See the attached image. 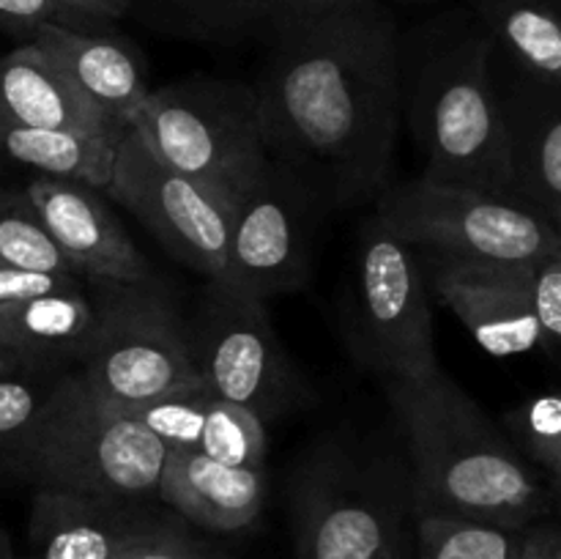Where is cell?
I'll use <instances>...</instances> for the list:
<instances>
[{
	"mask_svg": "<svg viewBox=\"0 0 561 559\" xmlns=\"http://www.w3.org/2000/svg\"><path fill=\"white\" fill-rule=\"evenodd\" d=\"M58 9V25L75 27V31H99V27H115V22L129 16L131 0H53Z\"/></svg>",
	"mask_w": 561,
	"mask_h": 559,
	"instance_id": "obj_33",
	"label": "cell"
},
{
	"mask_svg": "<svg viewBox=\"0 0 561 559\" xmlns=\"http://www.w3.org/2000/svg\"><path fill=\"white\" fill-rule=\"evenodd\" d=\"M121 137L16 124L0 118V157L49 179H71L104 190Z\"/></svg>",
	"mask_w": 561,
	"mask_h": 559,
	"instance_id": "obj_23",
	"label": "cell"
},
{
	"mask_svg": "<svg viewBox=\"0 0 561 559\" xmlns=\"http://www.w3.org/2000/svg\"><path fill=\"white\" fill-rule=\"evenodd\" d=\"M85 285L93 332L77 373L88 387L121 406H137L203 381L192 327L153 280Z\"/></svg>",
	"mask_w": 561,
	"mask_h": 559,
	"instance_id": "obj_7",
	"label": "cell"
},
{
	"mask_svg": "<svg viewBox=\"0 0 561 559\" xmlns=\"http://www.w3.org/2000/svg\"><path fill=\"white\" fill-rule=\"evenodd\" d=\"M376 214L425 255L496 263H542L557 255V223L510 192L414 179L387 186Z\"/></svg>",
	"mask_w": 561,
	"mask_h": 559,
	"instance_id": "obj_8",
	"label": "cell"
},
{
	"mask_svg": "<svg viewBox=\"0 0 561 559\" xmlns=\"http://www.w3.org/2000/svg\"><path fill=\"white\" fill-rule=\"evenodd\" d=\"M427 290L458 316L482 351L520 356L540 351L535 274L540 263L458 261L416 252Z\"/></svg>",
	"mask_w": 561,
	"mask_h": 559,
	"instance_id": "obj_13",
	"label": "cell"
},
{
	"mask_svg": "<svg viewBox=\"0 0 561 559\" xmlns=\"http://www.w3.org/2000/svg\"><path fill=\"white\" fill-rule=\"evenodd\" d=\"M316 201L272 157L233 195L228 285L257 301L299 290L310 277Z\"/></svg>",
	"mask_w": 561,
	"mask_h": 559,
	"instance_id": "obj_12",
	"label": "cell"
},
{
	"mask_svg": "<svg viewBox=\"0 0 561 559\" xmlns=\"http://www.w3.org/2000/svg\"><path fill=\"white\" fill-rule=\"evenodd\" d=\"M296 559H376L411 524L409 464L376 447L327 442L290 493Z\"/></svg>",
	"mask_w": 561,
	"mask_h": 559,
	"instance_id": "obj_5",
	"label": "cell"
},
{
	"mask_svg": "<svg viewBox=\"0 0 561 559\" xmlns=\"http://www.w3.org/2000/svg\"><path fill=\"white\" fill-rule=\"evenodd\" d=\"M159 502L208 532L247 529L266 502V469L219 464L197 449H170Z\"/></svg>",
	"mask_w": 561,
	"mask_h": 559,
	"instance_id": "obj_19",
	"label": "cell"
},
{
	"mask_svg": "<svg viewBox=\"0 0 561 559\" xmlns=\"http://www.w3.org/2000/svg\"><path fill=\"white\" fill-rule=\"evenodd\" d=\"M80 277L75 274H49V272H31V269L5 266L0 263V310L16 305V301L33 299V296L49 294L64 285L77 283Z\"/></svg>",
	"mask_w": 561,
	"mask_h": 559,
	"instance_id": "obj_32",
	"label": "cell"
},
{
	"mask_svg": "<svg viewBox=\"0 0 561 559\" xmlns=\"http://www.w3.org/2000/svg\"><path fill=\"white\" fill-rule=\"evenodd\" d=\"M197 453L241 469L266 466V422L244 406H236L214 395L208 406Z\"/></svg>",
	"mask_w": 561,
	"mask_h": 559,
	"instance_id": "obj_27",
	"label": "cell"
},
{
	"mask_svg": "<svg viewBox=\"0 0 561 559\" xmlns=\"http://www.w3.org/2000/svg\"><path fill=\"white\" fill-rule=\"evenodd\" d=\"M383 3H431V0H383Z\"/></svg>",
	"mask_w": 561,
	"mask_h": 559,
	"instance_id": "obj_40",
	"label": "cell"
},
{
	"mask_svg": "<svg viewBox=\"0 0 561 559\" xmlns=\"http://www.w3.org/2000/svg\"><path fill=\"white\" fill-rule=\"evenodd\" d=\"M55 378H5L0 381V471L14 466V455L22 438L31 431L44 398Z\"/></svg>",
	"mask_w": 561,
	"mask_h": 559,
	"instance_id": "obj_29",
	"label": "cell"
},
{
	"mask_svg": "<svg viewBox=\"0 0 561 559\" xmlns=\"http://www.w3.org/2000/svg\"><path fill=\"white\" fill-rule=\"evenodd\" d=\"M535 307L540 321V351L561 370V258L551 255L537 266Z\"/></svg>",
	"mask_w": 561,
	"mask_h": 559,
	"instance_id": "obj_30",
	"label": "cell"
},
{
	"mask_svg": "<svg viewBox=\"0 0 561 559\" xmlns=\"http://www.w3.org/2000/svg\"><path fill=\"white\" fill-rule=\"evenodd\" d=\"M474 16L513 80L561 91V0H474Z\"/></svg>",
	"mask_w": 561,
	"mask_h": 559,
	"instance_id": "obj_21",
	"label": "cell"
},
{
	"mask_svg": "<svg viewBox=\"0 0 561 559\" xmlns=\"http://www.w3.org/2000/svg\"><path fill=\"white\" fill-rule=\"evenodd\" d=\"M104 195L135 214L181 263L228 283L233 197L159 162L131 129L115 148Z\"/></svg>",
	"mask_w": 561,
	"mask_h": 559,
	"instance_id": "obj_10",
	"label": "cell"
},
{
	"mask_svg": "<svg viewBox=\"0 0 561 559\" xmlns=\"http://www.w3.org/2000/svg\"><path fill=\"white\" fill-rule=\"evenodd\" d=\"M557 255L561 258V214H559V219H557Z\"/></svg>",
	"mask_w": 561,
	"mask_h": 559,
	"instance_id": "obj_39",
	"label": "cell"
},
{
	"mask_svg": "<svg viewBox=\"0 0 561 559\" xmlns=\"http://www.w3.org/2000/svg\"><path fill=\"white\" fill-rule=\"evenodd\" d=\"M129 129L159 162L230 197L268 159L255 88L225 77L151 88Z\"/></svg>",
	"mask_w": 561,
	"mask_h": 559,
	"instance_id": "obj_6",
	"label": "cell"
},
{
	"mask_svg": "<svg viewBox=\"0 0 561 559\" xmlns=\"http://www.w3.org/2000/svg\"><path fill=\"white\" fill-rule=\"evenodd\" d=\"M348 340L356 360L383 381L427 378L442 370L431 290L416 252L376 212L362 223L356 241Z\"/></svg>",
	"mask_w": 561,
	"mask_h": 559,
	"instance_id": "obj_9",
	"label": "cell"
},
{
	"mask_svg": "<svg viewBox=\"0 0 561 559\" xmlns=\"http://www.w3.org/2000/svg\"><path fill=\"white\" fill-rule=\"evenodd\" d=\"M414 559H515L526 529L447 513L411 515Z\"/></svg>",
	"mask_w": 561,
	"mask_h": 559,
	"instance_id": "obj_24",
	"label": "cell"
},
{
	"mask_svg": "<svg viewBox=\"0 0 561 559\" xmlns=\"http://www.w3.org/2000/svg\"><path fill=\"white\" fill-rule=\"evenodd\" d=\"M414 537H411V524H405L387 546L378 551L376 559H414Z\"/></svg>",
	"mask_w": 561,
	"mask_h": 559,
	"instance_id": "obj_37",
	"label": "cell"
},
{
	"mask_svg": "<svg viewBox=\"0 0 561 559\" xmlns=\"http://www.w3.org/2000/svg\"><path fill=\"white\" fill-rule=\"evenodd\" d=\"M0 263L31 269V272L75 274L44 230L27 192L3 181H0Z\"/></svg>",
	"mask_w": 561,
	"mask_h": 559,
	"instance_id": "obj_25",
	"label": "cell"
},
{
	"mask_svg": "<svg viewBox=\"0 0 561 559\" xmlns=\"http://www.w3.org/2000/svg\"><path fill=\"white\" fill-rule=\"evenodd\" d=\"M42 376H53V373L38 367L36 362H31L27 356L0 345V381H5V378H42Z\"/></svg>",
	"mask_w": 561,
	"mask_h": 559,
	"instance_id": "obj_36",
	"label": "cell"
},
{
	"mask_svg": "<svg viewBox=\"0 0 561 559\" xmlns=\"http://www.w3.org/2000/svg\"><path fill=\"white\" fill-rule=\"evenodd\" d=\"M524 559H561V526L540 524L529 526L524 532V546H520Z\"/></svg>",
	"mask_w": 561,
	"mask_h": 559,
	"instance_id": "obj_35",
	"label": "cell"
},
{
	"mask_svg": "<svg viewBox=\"0 0 561 559\" xmlns=\"http://www.w3.org/2000/svg\"><path fill=\"white\" fill-rule=\"evenodd\" d=\"M44 230L85 283H146L151 263L126 236L104 190L71 179L33 175L25 186Z\"/></svg>",
	"mask_w": 561,
	"mask_h": 559,
	"instance_id": "obj_14",
	"label": "cell"
},
{
	"mask_svg": "<svg viewBox=\"0 0 561 559\" xmlns=\"http://www.w3.org/2000/svg\"><path fill=\"white\" fill-rule=\"evenodd\" d=\"M398 22L383 0L327 11L268 44L252 88L266 153L318 208H354L389 186L400 96Z\"/></svg>",
	"mask_w": 561,
	"mask_h": 559,
	"instance_id": "obj_1",
	"label": "cell"
},
{
	"mask_svg": "<svg viewBox=\"0 0 561 559\" xmlns=\"http://www.w3.org/2000/svg\"><path fill=\"white\" fill-rule=\"evenodd\" d=\"M118 559H225V557L214 554L211 548H206L203 543L192 540L181 524L168 521L162 529L142 537L140 543H135V546H131L126 554H121Z\"/></svg>",
	"mask_w": 561,
	"mask_h": 559,
	"instance_id": "obj_31",
	"label": "cell"
},
{
	"mask_svg": "<svg viewBox=\"0 0 561 559\" xmlns=\"http://www.w3.org/2000/svg\"><path fill=\"white\" fill-rule=\"evenodd\" d=\"M170 518L148 502H113L55 488H36L27 559H118Z\"/></svg>",
	"mask_w": 561,
	"mask_h": 559,
	"instance_id": "obj_15",
	"label": "cell"
},
{
	"mask_svg": "<svg viewBox=\"0 0 561 559\" xmlns=\"http://www.w3.org/2000/svg\"><path fill=\"white\" fill-rule=\"evenodd\" d=\"M203 384L217 398L244 406L263 422L301 403L305 384L266 316V301L228 283H208L192 327Z\"/></svg>",
	"mask_w": 561,
	"mask_h": 559,
	"instance_id": "obj_11",
	"label": "cell"
},
{
	"mask_svg": "<svg viewBox=\"0 0 561 559\" xmlns=\"http://www.w3.org/2000/svg\"><path fill=\"white\" fill-rule=\"evenodd\" d=\"M168 455L170 449L126 406L99 395L75 370L53 381L16 449L11 475L36 488L153 502Z\"/></svg>",
	"mask_w": 561,
	"mask_h": 559,
	"instance_id": "obj_4",
	"label": "cell"
},
{
	"mask_svg": "<svg viewBox=\"0 0 561 559\" xmlns=\"http://www.w3.org/2000/svg\"><path fill=\"white\" fill-rule=\"evenodd\" d=\"M49 22H60L53 0H0V31L31 38Z\"/></svg>",
	"mask_w": 561,
	"mask_h": 559,
	"instance_id": "obj_34",
	"label": "cell"
},
{
	"mask_svg": "<svg viewBox=\"0 0 561 559\" xmlns=\"http://www.w3.org/2000/svg\"><path fill=\"white\" fill-rule=\"evenodd\" d=\"M403 115L422 159L420 179L510 192V137L493 44L471 14L425 36L400 60Z\"/></svg>",
	"mask_w": 561,
	"mask_h": 559,
	"instance_id": "obj_3",
	"label": "cell"
},
{
	"mask_svg": "<svg viewBox=\"0 0 561 559\" xmlns=\"http://www.w3.org/2000/svg\"><path fill=\"white\" fill-rule=\"evenodd\" d=\"M27 42L42 47L47 58L64 71L77 93L96 110L110 129L124 135L142 99L148 82L137 49L115 27L75 31L49 22Z\"/></svg>",
	"mask_w": 561,
	"mask_h": 559,
	"instance_id": "obj_16",
	"label": "cell"
},
{
	"mask_svg": "<svg viewBox=\"0 0 561 559\" xmlns=\"http://www.w3.org/2000/svg\"><path fill=\"white\" fill-rule=\"evenodd\" d=\"M0 118L16 124L124 137L71 88L64 71L33 42L0 55Z\"/></svg>",
	"mask_w": 561,
	"mask_h": 559,
	"instance_id": "obj_20",
	"label": "cell"
},
{
	"mask_svg": "<svg viewBox=\"0 0 561 559\" xmlns=\"http://www.w3.org/2000/svg\"><path fill=\"white\" fill-rule=\"evenodd\" d=\"M510 137V195L557 223L561 214V91L496 80Z\"/></svg>",
	"mask_w": 561,
	"mask_h": 559,
	"instance_id": "obj_18",
	"label": "cell"
},
{
	"mask_svg": "<svg viewBox=\"0 0 561 559\" xmlns=\"http://www.w3.org/2000/svg\"><path fill=\"white\" fill-rule=\"evenodd\" d=\"M515 559H524V557H520V554H518V557H515Z\"/></svg>",
	"mask_w": 561,
	"mask_h": 559,
	"instance_id": "obj_42",
	"label": "cell"
},
{
	"mask_svg": "<svg viewBox=\"0 0 561 559\" xmlns=\"http://www.w3.org/2000/svg\"><path fill=\"white\" fill-rule=\"evenodd\" d=\"M557 507H559V510H561V499H557Z\"/></svg>",
	"mask_w": 561,
	"mask_h": 559,
	"instance_id": "obj_41",
	"label": "cell"
},
{
	"mask_svg": "<svg viewBox=\"0 0 561 559\" xmlns=\"http://www.w3.org/2000/svg\"><path fill=\"white\" fill-rule=\"evenodd\" d=\"M0 559H14V551H11V540L3 529H0Z\"/></svg>",
	"mask_w": 561,
	"mask_h": 559,
	"instance_id": "obj_38",
	"label": "cell"
},
{
	"mask_svg": "<svg viewBox=\"0 0 561 559\" xmlns=\"http://www.w3.org/2000/svg\"><path fill=\"white\" fill-rule=\"evenodd\" d=\"M356 0H131L129 16L186 42L274 44L327 11Z\"/></svg>",
	"mask_w": 561,
	"mask_h": 559,
	"instance_id": "obj_17",
	"label": "cell"
},
{
	"mask_svg": "<svg viewBox=\"0 0 561 559\" xmlns=\"http://www.w3.org/2000/svg\"><path fill=\"white\" fill-rule=\"evenodd\" d=\"M93 332V299L85 280L0 310V345L27 356L44 370L80 365Z\"/></svg>",
	"mask_w": 561,
	"mask_h": 559,
	"instance_id": "obj_22",
	"label": "cell"
},
{
	"mask_svg": "<svg viewBox=\"0 0 561 559\" xmlns=\"http://www.w3.org/2000/svg\"><path fill=\"white\" fill-rule=\"evenodd\" d=\"M387 384L405 438L411 515L447 513L529 529L553 510L546 477L442 370Z\"/></svg>",
	"mask_w": 561,
	"mask_h": 559,
	"instance_id": "obj_2",
	"label": "cell"
},
{
	"mask_svg": "<svg viewBox=\"0 0 561 559\" xmlns=\"http://www.w3.org/2000/svg\"><path fill=\"white\" fill-rule=\"evenodd\" d=\"M507 436L561 499V392H540L507 414Z\"/></svg>",
	"mask_w": 561,
	"mask_h": 559,
	"instance_id": "obj_26",
	"label": "cell"
},
{
	"mask_svg": "<svg viewBox=\"0 0 561 559\" xmlns=\"http://www.w3.org/2000/svg\"><path fill=\"white\" fill-rule=\"evenodd\" d=\"M211 400L214 392L201 381L146 403L126 406V411L137 417L168 449H197Z\"/></svg>",
	"mask_w": 561,
	"mask_h": 559,
	"instance_id": "obj_28",
	"label": "cell"
}]
</instances>
